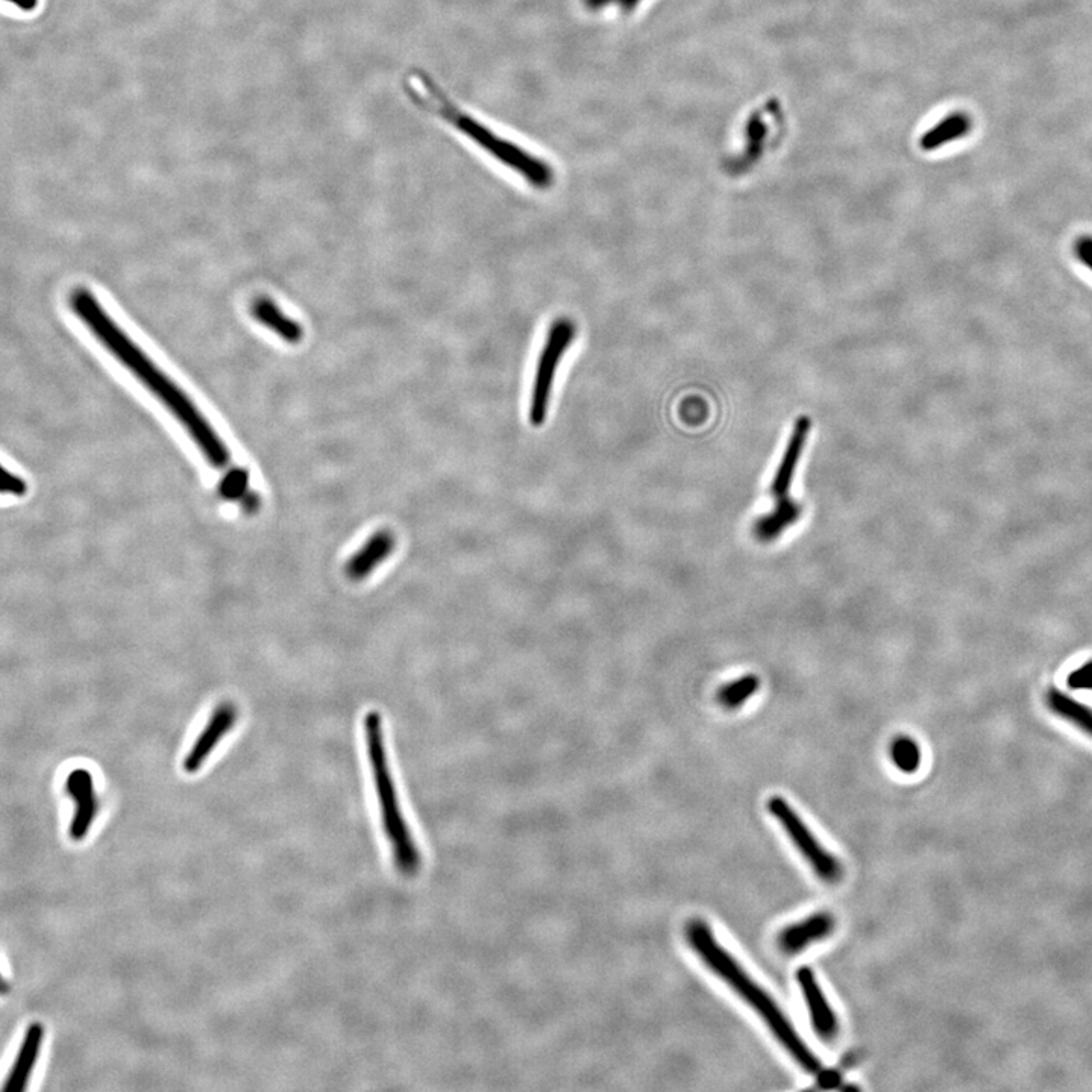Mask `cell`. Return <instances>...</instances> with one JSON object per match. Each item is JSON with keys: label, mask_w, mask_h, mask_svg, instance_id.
I'll return each instance as SVG.
<instances>
[{"label": "cell", "mask_w": 1092, "mask_h": 1092, "mask_svg": "<svg viewBox=\"0 0 1092 1092\" xmlns=\"http://www.w3.org/2000/svg\"><path fill=\"white\" fill-rule=\"evenodd\" d=\"M69 302L76 318L96 337L97 342L183 423V427L191 434L207 461L218 469L227 466L230 452L200 408L118 327L117 322L103 309L99 299L90 290L79 287L73 290Z\"/></svg>", "instance_id": "6da1fadb"}, {"label": "cell", "mask_w": 1092, "mask_h": 1092, "mask_svg": "<svg viewBox=\"0 0 1092 1092\" xmlns=\"http://www.w3.org/2000/svg\"><path fill=\"white\" fill-rule=\"evenodd\" d=\"M685 937L689 947L713 975L718 976L722 982L732 988L765 1021L771 1034L777 1038L778 1043L794 1058V1061L807 1073H821V1062L806 1046L803 1038L797 1034L791 1020L784 1015L771 996L748 976L747 971L738 964V961L719 944L709 925L703 920H689L685 928Z\"/></svg>", "instance_id": "7a4b0ae2"}, {"label": "cell", "mask_w": 1092, "mask_h": 1092, "mask_svg": "<svg viewBox=\"0 0 1092 1092\" xmlns=\"http://www.w3.org/2000/svg\"><path fill=\"white\" fill-rule=\"evenodd\" d=\"M405 91L411 99H414V102L442 115L458 131H463L478 146L487 150L493 158L520 174L532 188L540 189V191L552 188L555 173L547 162L520 149L511 141L498 137L490 129L478 123L475 118L461 112L457 106L446 99L445 94L428 76L414 72L405 82Z\"/></svg>", "instance_id": "3957f363"}, {"label": "cell", "mask_w": 1092, "mask_h": 1092, "mask_svg": "<svg viewBox=\"0 0 1092 1092\" xmlns=\"http://www.w3.org/2000/svg\"><path fill=\"white\" fill-rule=\"evenodd\" d=\"M363 724L375 792L380 803L381 821H383L387 842L392 848L393 862L402 875L413 877L419 872L422 857L399 807L395 781L390 772L386 747H384L383 721H381L380 713L369 712Z\"/></svg>", "instance_id": "277c9868"}, {"label": "cell", "mask_w": 1092, "mask_h": 1092, "mask_svg": "<svg viewBox=\"0 0 1092 1092\" xmlns=\"http://www.w3.org/2000/svg\"><path fill=\"white\" fill-rule=\"evenodd\" d=\"M576 336L577 327L571 319H558L550 327L540 355H538L531 395H529L528 417L532 427H541L549 417L556 374Z\"/></svg>", "instance_id": "5b68a950"}, {"label": "cell", "mask_w": 1092, "mask_h": 1092, "mask_svg": "<svg viewBox=\"0 0 1092 1092\" xmlns=\"http://www.w3.org/2000/svg\"><path fill=\"white\" fill-rule=\"evenodd\" d=\"M769 813L780 822L798 853L804 857L815 874L827 883H837L842 878L843 866L839 859L818 842L806 822L784 798L772 797L768 801Z\"/></svg>", "instance_id": "8992f818"}, {"label": "cell", "mask_w": 1092, "mask_h": 1092, "mask_svg": "<svg viewBox=\"0 0 1092 1092\" xmlns=\"http://www.w3.org/2000/svg\"><path fill=\"white\" fill-rule=\"evenodd\" d=\"M66 791L75 803V815L69 825L70 839L81 842L87 837L97 812L99 798L94 789L93 775L87 769H75L66 781Z\"/></svg>", "instance_id": "52a82bcc"}, {"label": "cell", "mask_w": 1092, "mask_h": 1092, "mask_svg": "<svg viewBox=\"0 0 1092 1092\" xmlns=\"http://www.w3.org/2000/svg\"><path fill=\"white\" fill-rule=\"evenodd\" d=\"M236 721L237 709L233 703H222L221 706H218V709L213 712L209 724L206 725L204 732L201 733L200 738L195 742L194 747L189 751L185 762H183V768L188 774H195V772L203 768L204 763L212 756L213 750L218 747L219 742L233 730Z\"/></svg>", "instance_id": "ba28073f"}, {"label": "cell", "mask_w": 1092, "mask_h": 1092, "mask_svg": "<svg viewBox=\"0 0 1092 1092\" xmlns=\"http://www.w3.org/2000/svg\"><path fill=\"white\" fill-rule=\"evenodd\" d=\"M797 982L816 1034L824 1041H833L839 1034V1020L828 1003L827 997L822 993L815 973L810 968H800L797 971Z\"/></svg>", "instance_id": "9c48e42d"}, {"label": "cell", "mask_w": 1092, "mask_h": 1092, "mask_svg": "<svg viewBox=\"0 0 1092 1092\" xmlns=\"http://www.w3.org/2000/svg\"><path fill=\"white\" fill-rule=\"evenodd\" d=\"M44 1027L41 1023H32L26 1029L25 1037L17 1052L16 1061L5 1079L2 1091L20 1092L28 1088L29 1079L34 1073L41 1047H43Z\"/></svg>", "instance_id": "30bf717a"}, {"label": "cell", "mask_w": 1092, "mask_h": 1092, "mask_svg": "<svg viewBox=\"0 0 1092 1092\" xmlns=\"http://www.w3.org/2000/svg\"><path fill=\"white\" fill-rule=\"evenodd\" d=\"M396 538L389 529L374 532L366 543L349 559L346 576L352 582L368 579L395 552Z\"/></svg>", "instance_id": "8fae6325"}, {"label": "cell", "mask_w": 1092, "mask_h": 1092, "mask_svg": "<svg viewBox=\"0 0 1092 1092\" xmlns=\"http://www.w3.org/2000/svg\"><path fill=\"white\" fill-rule=\"evenodd\" d=\"M809 431V417H800V419L795 422L791 439L787 442L786 451H784L783 458H781L780 466H778L774 479H772L771 492L772 495H774L775 502L791 498L789 492H791L792 479H794L798 460H800L801 454H803Z\"/></svg>", "instance_id": "7c38bea8"}, {"label": "cell", "mask_w": 1092, "mask_h": 1092, "mask_svg": "<svg viewBox=\"0 0 1092 1092\" xmlns=\"http://www.w3.org/2000/svg\"><path fill=\"white\" fill-rule=\"evenodd\" d=\"M833 917L827 913L815 914L797 925L789 926L778 937V947L787 955H797L806 950L810 944L818 943L830 937L834 931Z\"/></svg>", "instance_id": "4fadbf2b"}, {"label": "cell", "mask_w": 1092, "mask_h": 1092, "mask_svg": "<svg viewBox=\"0 0 1092 1092\" xmlns=\"http://www.w3.org/2000/svg\"><path fill=\"white\" fill-rule=\"evenodd\" d=\"M1046 704L1053 715L1064 719L1083 735L1092 738V707L1055 688L1047 691Z\"/></svg>", "instance_id": "5bb4252c"}, {"label": "cell", "mask_w": 1092, "mask_h": 1092, "mask_svg": "<svg viewBox=\"0 0 1092 1092\" xmlns=\"http://www.w3.org/2000/svg\"><path fill=\"white\" fill-rule=\"evenodd\" d=\"M971 129H973V120L967 112H953L941 118L937 125L925 132V135L920 138V147L926 152L941 149L944 144L967 137Z\"/></svg>", "instance_id": "9a60e30c"}, {"label": "cell", "mask_w": 1092, "mask_h": 1092, "mask_svg": "<svg viewBox=\"0 0 1092 1092\" xmlns=\"http://www.w3.org/2000/svg\"><path fill=\"white\" fill-rule=\"evenodd\" d=\"M803 508L794 499H784L775 502L774 508L765 516L760 517L754 525L753 531L757 540L772 541L780 537L789 526L798 522Z\"/></svg>", "instance_id": "2e32d148"}, {"label": "cell", "mask_w": 1092, "mask_h": 1092, "mask_svg": "<svg viewBox=\"0 0 1092 1092\" xmlns=\"http://www.w3.org/2000/svg\"><path fill=\"white\" fill-rule=\"evenodd\" d=\"M253 316L260 324L283 337L286 342L298 343L302 339L301 325L287 318L272 299L260 298L253 304Z\"/></svg>", "instance_id": "e0dca14e"}, {"label": "cell", "mask_w": 1092, "mask_h": 1092, "mask_svg": "<svg viewBox=\"0 0 1092 1092\" xmlns=\"http://www.w3.org/2000/svg\"><path fill=\"white\" fill-rule=\"evenodd\" d=\"M766 137H768V123L763 118H760L759 112L751 115L747 125V147H745L744 155L742 158L736 159L733 162V168L741 171L747 170L751 165L756 164L765 150Z\"/></svg>", "instance_id": "ac0fdd59"}, {"label": "cell", "mask_w": 1092, "mask_h": 1092, "mask_svg": "<svg viewBox=\"0 0 1092 1092\" xmlns=\"http://www.w3.org/2000/svg\"><path fill=\"white\" fill-rule=\"evenodd\" d=\"M759 677L750 674L722 686L716 695V700L724 709L736 710L744 706L745 701L750 700L759 691Z\"/></svg>", "instance_id": "d6986e66"}, {"label": "cell", "mask_w": 1092, "mask_h": 1092, "mask_svg": "<svg viewBox=\"0 0 1092 1092\" xmlns=\"http://www.w3.org/2000/svg\"><path fill=\"white\" fill-rule=\"evenodd\" d=\"M890 757L893 765L902 772H916L922 763V751L919 744L908 736H896L890 745Z\"/></svg>", "instance_id": "ffe728a7"}, {"label": "cell", "mask_w": 1092, "mask_h": 1092, "mask_svg": "<svg viewBox=\"0 0 1092 1092\" xmlns=\"http://www.w3.org/2000/svg\"><path fill=\"white\" fill-rule=\"evenodd\" d=\"M248 481H250V476H248L247 470H231L219 484V493L225 499L243 498L248 492Z\"/></svg>", "instance_id": "44dd1931"}, {"label": "cell", "mask_w": 1092, "mask_h": 1092, "mask_svg": "<svg viewBox=\"0 0 1092 1092\" xmlns=\"http://www.w3.org/2000/svg\"><path fill=\"white\" fill-rule=\"evenodd\" d=\"M28 492L25 479L0 464V493L2 495L23 496Z\"/></svg>", "instance_id": "7402d4cb"}, {"label": "cell", "mask_w": 1092, "mask_h": 1092, "mask_svg": "<svg viewBox=\"0 0 1092 1092\" xmlns=\"http://www.w3.org/2000/svg\"><path fill=\"white\" fill-rule=\"evenodd\" d=\"M1067 685L1073 691H1092V660L1071 671L1067 677Z\"/></svg>", "instance_id": "603a6c76"}, {"label": "cell", "mask_w": 1092, "mask_h": 1092, "mask_svg": "<svg viewBox=\"0 0 1092 1092\" xmlns=\"http://www.w3.org/2000/svg\"><path fill=\"white\" fill-rule=\"evenodd\" d=\"M1074 256L1076 259L1085 266L1088 271L1092 272V236L1085 234V236L1077 237L1074 242Z\"/></svg>", "instance_id": "cb8c5ba5"}, {"label": "cell", "mask_w": 1092, "mask_h": 1092, "mask_svg": "<svg viewBox=\"0 0 1092 1092\" xmlns=\"http://www.w3.org/2000/svg\"><path fill=\"white\" fill-rule=\"evenodd\" d=\"M642 0H585L586 7L591 10H600L603 7H609V5H620L624 11L633 10L638 7Z\"/></svg>", "instance_id": "d4e9b609"}, {"label": "cell", "mask_w": 1092, "mask_h": 1092, "mask_svg": "<svg viewBox=\"0 0 1092 1092\" xmlns=\"http://www.w3.org/2000/svg\"><path fill=\"white\" fill-rule=\"evenodd\" d=\"M8 2L25 11H32L38 5V0H8Z\"/></svg>", "instance_id": "484cf974"}, {"label": "cell", "mask_w": 1092, "mask_h": 1092, "mask_svg": "<svg viewBox=\"0 0 1092 1092\" xmlns=\"http://www.w3.org/2000/svg\"><path fill=\"white\" fill-rule=\"evenodd\" d=\"M257 502H259V498H257V496H243V505H245V510L256 511Z\"/></svg>", "instance_id": "4316f807"}, {"label": "cell", "mask_w": 1092, "mask_h": 1092, "mask_svg": "<svg viewBox=\"0 0 1092 1092\" xmlns=\"http://www.w3.org/2000/svg\"><path fill=\"white\" fill-rule=\"evenodd\" d=\"M10 984H8L7 979L0 973V996H7V994L10 993Z\"/></svg>", "instance_id": "83f0119b"}]
</instances>
